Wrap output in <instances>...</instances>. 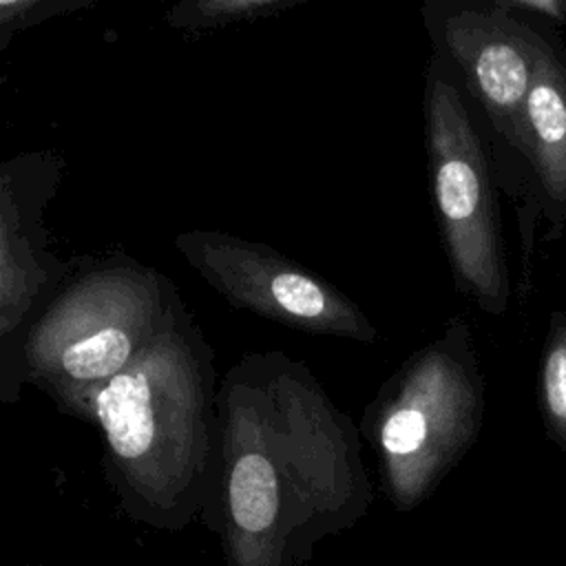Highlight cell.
I'll use <instances>...</instances> for the list:
<instances>
[{
  "label": "cell",
  "mask_w": 566,
  "mask_h": 566,
  "mask_svg": "<svg viewBox=\"0 0 566 566\" xmlns=\"http://www.w3.org/2000/svg\"><path fill=\"white\" fill-rule=\"evenodd\" d=\"M60 411L99 429L106 475L130 511L177 522L212 493L219 455L214 352L186 305L124 371Z\"/></svg>",
  "instance_id": "6da1fadb"
},
{
  "label": "cell",
  "mask_w": 566,
  "mask_h": 566,
  "mask_svg": "<svg viewBox=\"0 0 566 566\" xmlns=\"http://www.w3.org/2000/svg\"><path fill=\"white\" fill-rule=\"evenodd\" d=\"M181 307L177 285L126 252L75 256L24 338V382L62 409L124 371Z\"/></svg>",
  "instance_id": "7a4b0ae2"
},
{
  "label": "cell",
  "mask_w": 566,
  "mask_h": 566,
  "mask_svg": "<svg viewBox=\"0 0 566 566\" xmlns=\"http://www.w3.org/2000/svg\"><path fill=\"white\" fill-rule=\"evenodd\" d=\"M484 385L471 329L453 316L378 389L363 416L398 509L416 506L475 440Z\"/></svg>",
  "instance_id": "3957f363"
},
{
  "label": "cell",
  "mask_w": 566,
  "mask_h": 566,
  "mask_svg": "<svg viewBox=\"0 0 566 566\" xmlns=\"http://www.w3.org/2000/svg\"><path fill=\"white\" fill-rule=\"evenodd\" d=\"M453 64L433 51L424 73V135L431 195L458 290L504 314L511 283L500 212L482 137Z\"/></svg>",
  "instance_id": "277c9868"
},
{
  "label": "cell",
  "mask_w": 566,
  "mask_h": 566,
  "mask_svg": "<svg viewBox=\"0 0 566 566\" xmlns=\"http://www.w3.org/2000/svg\"><path fill=\"white\" fill-rule=\"evenodd\" d=\"M175 248L208 287L239 310L312 336L356 343L378 336L356 301L272 245L219 230H188L177 234Z\"/></svg>",
  "instance_id": "5b68a950"
},
{
  "label": "cell",
  "mask_w": 566,
  "mask_h": 566,
  "mask_svg": "<svg viewBox=\"0 0 566 566\" xmlns=\"http://www.w3.org/2000/svg\"><path fill=\"white\" fill-rule=\"evenodd\" d=\"M62 159L31 150L0 168V400L20 398L22 345L62 281L71 261L49 250L44 210L55 197Z\"/></svg>",
  "instance_id": "8992f818"
},
{
  "label": "cell",
  "mask_w": 566,
  "mask_h": 566,
  "mask_svg": "<svg viewBox=\"0 0 566 566\" xmlns=\"http://www.w3.org/2000/svg\"><path fill=\"white\" fill-rule=\"evenodd\" d=\"M422 15L433 51L453 64L493 130L528 159L526 99L542 38L500 2H427Z\"/></svg>",
  "instance_id": "52a82bcc"
},
{
  "label": "cell",
  "mask_w": 566,
  "mask_h": 566,
  "mask_svg": "<svg viewBox=\"0 0 566 566\" xmlns=\"http://www.w3.org/2000/svg\"><path fill=\"white\" fill-rule=\"evenodd\" d=\"M528 159L553 219H566V62L542 38L526 99Z\"/></svg>",
  "instance_id": "ba28073f"
},
{
  "label": "cell",
  "mask_w": 566,
  "mask_h": 566,
  "mask_svg": "<svg viewBox=\"0 0 566 566\" xmlns=\"http://www.w3.org/2000/svg\"><path fill=\"white\" fill-rule=\"evenodd\" d=\"M298 0H184L172 4L164 20L168 27L197 33L237 22H252L294 7Z\"/></svg>",
  "instance_id": "9c48e42d"
},
{
  "label": "cell",
  "mask_w": 566,
  "mask_h": 566,
  "mask_svg": "<svg viewBox=\"0 0 566 566\" xmlns=\"http://www.w3.org/2000/svg\"><path fill=\"white\" fill-rule=\"evenodd\" d=\"M537 400L548 433L566 449V314L551 316Z\"/></svg>",
  "instance_id": "30bf717a"
},
{
  "label": "cell",
  "mask_w": 566,
  "mask_h": 566,
  "mask_svg": "<svg viewBox=\"0 0 566 566\" xmlns=\"http://www.w3.org/2000/svg\"><path fill=\"white\" fill-rule=\"evenodd\" d=\"M86 7L75 0H2L0 2V46L4 49L18 31H24L46 18Z\"/></svg>",
  "instance_id": "8fae6325"
}]
</instances>
